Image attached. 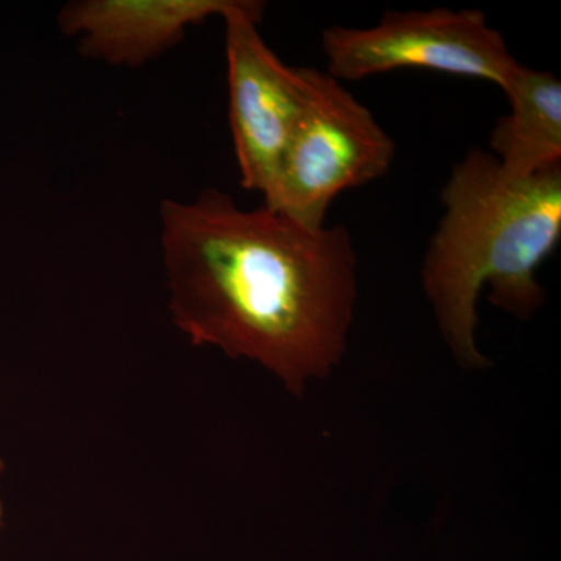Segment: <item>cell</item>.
I'll use <instances>...</instances> for the list:
<instances>
[{
  "label": "cell",
  "instance_id": "6da1fadb",
  "mask_svg": "<svg viewBox=\"0 0 561 561\" xmlns=\"http://www.w3.org/2000/svg\"><path fill=\"white\" fill-rule=\"evenodd\" d=\"M160 225L169 311L192 345L256 362L294 394L337 367L357 301L343 225L309 230L219 190L162 202Z\"/></svg>",
  "mask_w": 561,
  "mask_h": 561
},
{
  "label": "cell",
  "instance_id": "7a4b0ae2",
  "mask_svg": "<svg viewBox=\"0 0 561 561\" xmlns=\"http://www.w3.org/2000/svg\"><path fill=\"white\" fill-rule=\"evenodd\" d=\"M443 213L424 257V291L454 357L483 367L476 345L478 300L519 320L545 302L538 267L561 238V165L534 175L505 171L490 151L472 150L442 191Z\"/></svg>",
  "mask_w": 561,
  "mask_h": 561
},
{
  "label": "cell",
  "instance_id": "3957f363",
  "mask_svg": "<svg viewBox=\"0 0 561 561\" xmlns=\"http://www.w3.org/2000/svg\"><path fill=\"white\" fill-rule=\"evenodd\" d=\"M306 102L268 209L320 230L342 192L389 172L397 144L341 80L305 68Z\"/></svg>",
  "mask_w": 561,
  "mask_h": 561
},
{
  "label": "cell",
  "instance_id": "277c9868",
  "mask_svg": "<svg viewBox=\"0 0 561 561\" xmlns=\"http://www.w3.org/2000/svg\"><path fill=\"white\" fill-rule=\"evenodd\" d=\"M327 72L359 81L398 69H427L496 84L502 91L522 62L479 10L387 11L368 28L321 33Z\"/></svg>",
  "mask_w": 561,
  "mask_h": 561
},
{
  "label": "cell",
  "instance_id": "5b68a950",
  "mask_svg": "<svg viewBox=\"0 0 561 561\" xmlns=\"http://www.w3.org/2000/svg\"><path fill=\"white\" fill-rule=\"evenodd\" d=\"M265 3L238 0L221 16L228 66V113L245 190L272 201L306 102L305 68H290L262 38Z\"/></svg>",
  "mask_w": 561,
  "mask_h": 561
},
{
  "label": "cell",
  "instance_id": "8992f818",
  "mask_svg": "<svg viewBox=\"0 0 561 561\" xmlns=\"http://www.w3.org/2000/svg\"><path fill=\"white\" fill-rule=\"evenodd\" d=\"M238 0H73L58 13V27L79 39L84 58L138 68L183 41L209 18L224 16Z\"/></svg>",
  "mask_w": 561,
  "mask_h": 561
},
{
  "label": "cell",
  "instance_id": "52a82bcc",
  "mask_svg": "<svg viewBox=\"0 0 561 561\" xmlns=\"http://www.w3.org/2000/svg\"><path fill=\"white\" fill-rule=\"evenodd\" d=\"M502 92L511 113L491 131L490 153L515 175L561 165V81L548 70L519 65Z\"/></svg>",
  "mask_w": 561,
  "mask_h": 561
},
{
  "label": "cell",
  "instance_id": "ba28073f",
  "mask_svg": "<svg viewBox=\"0 0 561 561\" xmlns=\"http://www.w3.org/2000/svg\"><path fill=\"white\" fill-rule=\"evenodd\" d=\"M3 471V461L0 460V474H2ZM3 524V504L2 501H0V527H2Z\"/></svg>",
  "mask_w": 561,
  "mask_h": 561
}]
</instances>
